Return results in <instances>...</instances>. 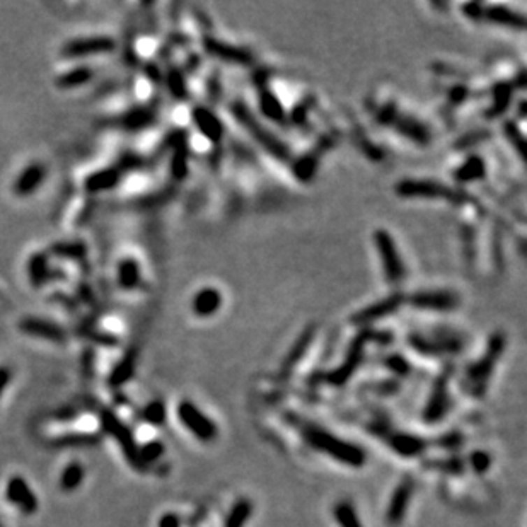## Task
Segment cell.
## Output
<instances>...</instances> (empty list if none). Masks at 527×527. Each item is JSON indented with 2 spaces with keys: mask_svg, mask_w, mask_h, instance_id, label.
<instances>
[{
  "mask_svg": "<svg viewBox=\"0 0 527 527\" xmlns=\"http://www.w3.org/2000/svg\"><path fill=\"white\" fill-rule=\"evenodd\" d=\"M414 491V482L412 476H406L401 483L394 488L393 495L389 498V505L386 510V522L389 526H399L405 521L408 514L410 503H412Z\"/></svg>",
  "mask_w": 527,
  "mask_h": 527,
  "instance_id": "7",
  "label": "cell"
},
{
  "mask_svg": "<svg viewBox=\"0 0 527 527\" xmlns=\"http://www.w3.org/2000/svg\"><path fill=\"white\" fill-rule=\"evenodd\" d=\"M9 379H10V372L7 370L6 367H0V393H2L3 387L7 386Z\"/></svg>",
  "mask_w": 527,
  "mask_h": 527,
  "instance_id": "38",
  "label": "cell"
},
{
  "mask_svg": "<svg viewBox=\"0 0 527 527\" xmlns=\"http://www.w3.org/2000/svg\"><path fill=\"white\" fill-rule=\"evenodd\" d=\"M150 120H152V116H150L149 111H133V113H129L125 116V120H123V125L127 127V129H140V127H145L149 125Z\"/></svg>",
  "mask_w": 527,
  "mask_h": 527,
  "instance_id": "32",
  "label": "cell"
},
{
  "mask_svg": "<svg viewBox=\"0 0 527 527\" xmlns=\"http://www.w3.org/2000/svg\"><path fill=\"white\" fill-rule=\"evenodd\" d=\"M302 439L309 447L321 454L338 461L343 466L348 468H363L367 463V454L360 445L340 439L338 435L331 433L329 430L312 424V421H301L297 425Z\"/></svg>",
  "mask_w": 527,
  "mask_h": 527,
  "instance_id": "1",
  "label": "cell"
},
{
  "mask_svg": "<svg viewBox=\"0 0 527 527\" xmlns=\"http://www.w3.org/2000/svg\"><path fill=\"white\" fill-rule=\"evenodd\" d=\"M193 312L200 317H208L214 316L219 311L220 305H222V296L217 289H201L200 292H196V296L193 297Z\"/></svg>",
  "mask_w": 527,
  "mask_h": 527,
  "instance_id": "20",
  "label": "cell"
},
{
  "mask_svg": "<svg viewBox=\"0 0 527 527\" xmlns=\"http://www.w3.org/2000/svg\"><path fill=\"white\" fill-rule=\"evenodd\" d=\"M118 284L127 290L137 289L140 284V266L133 258H125L118 265Z\"/></svg>",
  "mask_w": 527,
  "mask_h": 527,
  "instance_id": "24",
  "label": "cell"
},
{
  "mask_svg": "<svg viewBox=\"0 0 527 527\" xmlns=\"http://www.w3.org/2000/svg\"><path fill=\"white\" fill-rule=\"evenodd\" d=\"M251 514H253V503L247 498H239L229 510L224 527H246Z\"/></svg>",
  "mask_w": 527,
  "mask_h": 527,
  "instance_id": "25",
  "label": "cell"
},
{
  "mask_svg": "<svg viewBox=\"0 0 527 527\" xmlns=\"http://www.w3.org/2000/svg\"><path fill=\"white\" fill-rule=\"evenodd\" d=\"M437 470L447 471V472H463L464 471V463L461 459H449V461H440V463H433Z\"/></svg>",
  "mask_w": 527,
  "mask_h": 527,
  "instance_id": "36",
  "label": "cell"
},
{
  "mask_svg": "<svg viewBox=\"0 0 527 527\" xmlns=\"http://www.w3.org/2000/svg\"><path fill=\"white\" fill-rule=\"evenodd\" d=\"M232 115H234L236 120L247 130V133H250L251 137L257 138V142L266 150V152H270L273 157L282 159V161L289 159V149H287L278 138H275V135L266 130L265 127L251 115V111L247 110L243 103H238L232 106Z\"/></svg>",
  "mask_w": 527,
  "mask_h": 527,
  "instance_id": "2",
  "label": "cell"
},
{
  "mask_svg": "<svg viewBox=\"0 0 527 527\" xmlns=\"http://www.w3.org/2000/svg\"><path fill=\"white\" fill-rule=\"evenodd\" d=\"M92 79V71L89 67H77L62 73L57 79V86L62 89H75L87 84Z\"/></svg>",
  "mask_w": 527,
  "mask_h": 527,
  "instance_id": "28",
  "label": "cell"
},
{
  "mask_svg": "<svg viewBox=\"0 0 527 527\" xmlns=\"http://www.w3.org/2000/svg\"><path fill=\"white\" fill-rule=\"evenodd\" d=\"M410 304L414 308L427 309V311H451L457 308L459 301L452 292H442V290H433V292H418L413 297H410Z\"/></svg>",
  "mask_w": 527,
  "mask_h": 527,
  "instance_id": "13",
  "label": "cell"
},
{
  "mask_svg": "<svg viewBox=\"0 0 527 527\" xmlns=\"http://www.w3.org/2000/svg\"><path fill=\"white\" fill-rule=\"evenodd\" d=\"M159 527H180V519L174 514H166L164 517L159 521Z\"/></svg>",
  "mask_w": 527,
  "mask_h": 527,
  "instance_id": "37",
  "label": "cell"
},
{
  "mask_svg": "<svg viewBox=\"0 0 527 527\" xmlns=\"http://www.w3.org/2000/svg\"><path fill=\"white\" fill-rule=\"evenodd\" d=\"M360 359H362V340H356V343L352 347L350 355H348V359L342 363V367L328 375L329 384H333V386L345 384V381H347V379L355 372Z\"/></svg>",
  "mask_w": 527,
  "mask_h": 527,
  "instance_id": "22",
  "label": "cell"
},
{
  "mask_svg": "<svg viewBox=\"0 0 527 527\" xmlns=\"http://www.w3.org/2000/svg\"><path fill=\"white\" fill-rule=\"evenodd\" d=\"M503 348H505V338H503L502 333L495 335L493 338L488 343V350L484 352L483 356L479 360H476L475 363L468 369V384L471 386L472 391L476 393H483L484 386H486L488 379H490L491 372H493L495 363L502 356Z\"/></svg>",
  "mask_w": 527,
  "mask_h": 527,
  "instance_id": "3",
  "label": "cell"
},
{
  "mask_svg": "<svg viewBox=\"0 0 527 527\" xmlns=\"http://www.w3.org/2000/svg\"><path fill=\"white\" fill-rule=\"evenodd\" d=\"M484 173H486V166H484L483 159L478 156H471L461 168L456 169L454 176L457 181L468 183V181H476L479 178H483Z\"/></svg>",
  "mask_w": 527,
  "mask_h": 527,
  "instance_id": "26",
  "label": "cell"
},
{
  "mask_svg": "<svg viewBox=\"0 0 527 527\" xmlns=\"http://www.w3.org/2000/svg\"><path fill=\"white\" fill-rule=\"evenodd\" d=\"M21 331L26 335L38 336V338L53 340V342H60L64 340V331L57 326V324L50 323V321L40 319V317H26L21 321Z\"/></svg>",
  "mask_w": 527,
  "mask_h": 527,
  "instance_id": "18",
  "label": "cell"
},
{
  "mask_svg": "<svg viewBox=\"0 0 527 527\" xmlns=\"http://www.w3.org/2000/svg\"><path fill=\"white\" fill-rule=\"evenodd\" d=\"M449 408V372H444L435 384L432 387V393L425 405L424 418L428 424H437V421L444 418Z\"/></svg>",
  "mask_w": 527,
  "mask_h": 527,
  "instance_id": "8",
  "label": "cell"
},
{
  "mask_svg": "<svg viewBox=\"0 0 527 527\" xmlns=\"http://www.w3.org/2000/svg\"><path fill=\"white\" fill-rule=\"evenodd\" d=\"M259 103H261L263 113H265V116H268L270 120H273V122H278L280 118H284V108H282L280 101L275 98L271 92L263 91L261 92V101H259Z\"/></svg>",
  "mask_w": 527,
  "mask_h": 527,
  "instance_id": "29",
  "label": "cell"
},
{
  "mask_svg": "<svg viewBox=\"0 0 527 527\" xmlns=\"http://www.w3.org/2000/svg\"><path fill=\"white\" fill-rule=\"evenodd\" d=\"M403 296L399 294H394V296L386 297V299L375 302V304L367 305V308L360 309L359 312H355V316L352 317L355 324H367V323H374V321L384 319L386 316L393 314L394 311H398L399 305L403 304Z\"/></svg>",
  "mask_w": 527,
  "mask_h": 527,
  "instance_id": "12",
  "label": "cell"
},
{
  "mask_svg": "<svg viewBox=\"0 0 527 527\" xmlns=\"http://www.w3.org/2000/svg\"><path fill=\"white\" fill-rule=\"evenodd\" d=\"M46 168L41 162H31L28 168L19 173L17 180L14 181V193L17 196H31L36 189L45 183Z\"/></svg>",
  "mask_w": 527,
  "mask_h": 527,
  "instance_id": "14",
  "label": "cell"
},
{
  "mask_svg": "<svg viewBox=\"0 0 527 527\" xmlns=\"http://www.w3.org/2000/svg\"><path fill=\"white\" fill-rule=\"evenodd\" d=\"M205 48H207L214 57L220 58V60L224 62H231V64L246 65L253 60L251 53L246 52V50L238 48V46L234 45H226L219 40H210V38L205 41Z\"/></svg>",
  "mask_w": 527,
  "mask_h": 527,
  "instance_id": "17",
  "label": "cell"
},
{
  "mask_svg": "<svg viewBox=\"0 0 527 527\" xmlns=\"http://www.w3.org/2000/svg\"><path fill=\"white\" fill-rule=\"evenodd\" d=\"M115 48V41L108 36H87L79 38V40L68 41L64 46V55L68 58H80L89 55H99V53H108Z\"/></svg>",
  "mask_w": 527,
  "mask_h": 527,
  "instance_id": "10",
  "label": "cell"
},
{
  "mask_svg": "<svg viewBox=\"0 0 527 527\" xmlns=\"http://www.w3.org/2000/svg\"><path fill=\"white\" fill-rule=\"evenodd\" d=\"M7 500L15 503L14 507H17L24 514H33L38 509V500L34 498L33 491L29 490L24 479L15 478L10 479V483H7Z\"/></svg>",
  "mask_w": 527,
  "mask_h": 527,
  "instance_id": "16",
  "label": "cell"
},
{
  "mask_svg": "<svg viewBox=\"0 0 527 527\" xmlns=\"http://www.w3.org/2000/svg\"><path fill=\"white\" fill-rule=\"evenodd\" d=\"M470 463H471V468L476 472H484V471H488V468H490L491 459H490V456L486 454V452L476 451L471 454Z\"/></svg>",
  "mask_w": 527,
  "mask_h": 527,
  "instance_id": "33",
  "label": "cell"
},
{
  "mask_svg": "<svg viewBox=\"0 0 527 527\" xmlns=\"http://www.w3.org/2000/svg\"><path fill=\"white\" fill-rule=\"evenodd\" d=\"M82 476L84 475L80 466H75V463H73V466L67 468V470L62 472V488L72 490V488H75L77 484L82 482Z\"/></svg>",
  "mask_w": 527,
  "mask_h": 527,
  "instance_id": "31",
  "label": "cell"
},
{
  "mask_svg": "<svg viewBox=\"0 0 527 527\" xmlns=\"http://www.w3.org/2000/svg\"><path fill=\"white\" fill-rule=\"evenodd\" d=\"M482 17L495 22V24L510 26V28H515V29H522L526 26V19L522 17L521 14L514 13V10L507 9V7H503V6L483 7Z\"/></svg>",
  "mask_w": 527,
  "mask_h": 527,
  "instance_id": "21",
  "label": "cell"
},
{
  "mask_svg": "<svg viewBox=\"0 0 527 527\" xmlns=\"http://www.w3.org/2000/svg\"><path fill=\"white\" fill-rule=\"evenodd\" d=\"M145 418L154 425H161L164 420V406L161 403H152L149 408L145 410Z\"/></svg>",
  "mask_w": 527,
  "mask_h": 527,
  "instance_id": "35",
  "label": "cell"
},
{
  "mask_svg": "<svg viewBox=\"0 0 527 527\" xmlns=\"http://www.w3.org/2000/svg\"><path fill=\"white\" fill-rule=\"evenodd\" d=\"M386 439L389 447H393V451L403 457H417L427 447V442L421 439V437L412 435V433L394 432L389 433Z\"/></svg>",
  "mask_w": 527,
  "mask_h": 527,
  "instance_id": "15",
  "label": "cell"
},
{
  "mask_svg": "<svg viewBox=\"0 0 527 527\" xmlns=\"http://www.w3.org/2000/svg\"><path fill=\"white\" fill-rule=\"evenodd\" d=\"M374 243L375 250L379 251L382 259V268H384L386 278L391 284H398L401 282L403 275H405V268H403L401 258H399L398 247L394 239L387 234L386 231L379 229L374 232Z\"/></svg>",
  "mask_w": 527,
  "mask_h": 527,
  "instance_id": "6",
  "label": "cell"
},
{
  "mask_svg": "<svg viewBox=\"0 0 527 527\" xmlns=\"http://www.w3.org/2000/svg\"><path fill=\"white\" fill-rule=\"evenodd\" d=\"M333 517H335V521L338 522L340 527H363L354 503L348 502V500H342V502L335 503V507H333Z\"/></svg>",
  "mask_w": 527,
  "mask_h": 527,
  "instance_id": "27",
  "label": "cell"
},
{
  "mask_svg": "<svg viewBox=\"0 0 527 527\" xmlns=\"http://www.w3.org/2000/svg\"><path fill=\"white\" fill-rule=\"evenodd\" d=\"M45 259L41 257H34L33 259H31V265H29V275L31 278H33L34 284H40L41 280H43L45 277Z\"/></svg>",
  "mask_w": 527,
  "mask_h": 527,
  "instance_id": "34",
  "label": "cell"
},
{
  "mask_svg": "<svg viewBox=\"0 0 527 527\" xmlns=\"http://www.w3.org/2000/svg\"><path fill=\"white\" fill-rule=\"evenodd\" d=\"M178 418L200 442H214L217 439V433H219L217 425L192 401L185 399V401L180 403Z\"/></svg>",
  "mask_w": 527,
  "mask_h": 527,
  "instance_id": "5",
  "label": "cell"
},
{
  "mask_svg": "<svg viewBox=\"0 0 527 527\" xmlns=\"http://www.w3.org/2000/svg\"><path fill=\"white\" fill-rule=\"evenodd\" d=\"M410 345L417 352L427 355H440V354H456L461 350V340L456 336L449 335H413L410 338Z\"/></svg>",
  "mask_w": 527,
  "mask_h": 527,
  "instance_id": "9",
  "label": "cell"
},
{
  "mask_svg": "<svg viewBox=\"0 0 527 527\" xmlns=\"http://www.w3.org/2000/svg\"><path fill=\"white\" fill-rule=\"evenodd\" d=\"M312 336H314L312 329H311V331H305L304 335H302V338L299 340V342L296 343V347H294L292 350H290L289 356H287V360H285V363H284L285 370H290V367L296 366V363L299 362L302 356H304L305 350H308V347L312 342Z\"/></svg>",
  "mask_w": 527,
  "mask_h": 527,
  "instance_id": "30",
  "label": "cell"
},
{
  "mask_svg": "<svg viewBox=\"0 0 527 527\" xmlns=\"http://www.w3.org/2000/svg\"><path fill=\"white\" fill-rule=\"evenodd\" d=\"M120 169L118 168H106L96 171L86 180V189L89 193H101L115 188L120 181Z\"/></svg>",
  "mask_w": 527,
  "mask_h": 527,
  "instance_id": "23",
  "label": "cell"
},
{
  "mask_svg": "<svg viewBox=\"0 0 527 527\" xmlns=\"http://www.w3.org/2000/svg\"><path fill=\"white\" fill-rule=\"evenodd\" d=\"M396 193L405 198H440V200H463V193L454 188L427 180H405L396 186Z\"/></svg>",
  "mask_w": 527,
  "mask_h": 527,
  "instance_id": "4",
  "label": "cell"
},
{
  "mask_svg": "<svg viewBox=\"0 0 527 527\" xmlns=\"http://www.w3.org/2000/svg\"><path fill=\"white\" fill-rule=\"evenodd\" d=\"M193 122L196 123L198 130L208 138V140L219 142L220 138H222V123H220V120L217 118L212 111H208L207 108H196V110L193 111Z\"/></svg>",
  "mask_w": 527,
  "mask_h": 527,
  "instance_id": "19",
  "label": "cell"
},
{
  "mask_svg": "<svg viewBox=\"0 0 527 527\" xmlns=\"http://www.w3.org/2000/svg\"><path fill=\"white\" fill-rule=\"evenodd\" d=\"M381 118H382V122L393 125L394 129H396L398 131H401V133H405L406 137L412 138V140L418 143L428 142L427 129H425L420 122H417V120L410 118V116H405V115H399L394 106L384 108Z\"/></svg>",
  "mask_w": 527,
  "mask_h": 527,
  "instance_id": "11",
  "label": "cell"
}]
</instances>
